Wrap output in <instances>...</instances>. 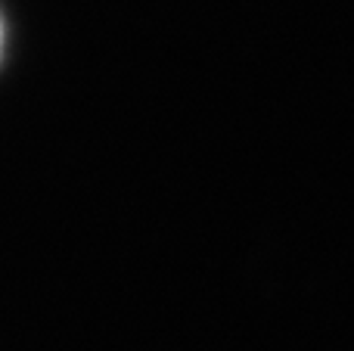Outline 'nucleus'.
Wrapping results in <instances>:
<instances>
[{
	"label": "nucleus",
	"mask_w": 354,
	"mask_h": 351,
	"mask_svg": "<svg viewBox=\"0 0 354 351\" xmlns=\"http://www.w3.org/2000/svg\"><path fill=\"white\" fill-rule=\"evenodd\" d=\"M3 41H6V31H3V19H0V56H3Z\"/></svg>",
	"instance_id": "1"
}]
</instances>
